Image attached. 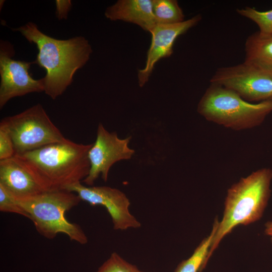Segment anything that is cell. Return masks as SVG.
<instances>
[{
	"label": "cell",
	"mask_w": 272,
	"mask_h": 272,
	"mask_svg": "<svg viewBox=\"0 0 272 272\" xmlns=\"http://www.w3.org/2000/svg\"><path fill=\"white\" fill-rule=\"evenodd\" d=\"M14 30L36 45L39 52L34 63L45 70L44 92L53 100L72 84L76 72L87 62L92 52L91 45L84 37L56 39L41 32L32 22Z\"/></svg>",
	"instance_id": "1"
},
{
	"label": "cell",
	"mask_w": 272,
	"mask_h": 272,
	"mask_svg": "<svg viewBox=\"0 0 272 272\" xmlns=\"http://www.w3.org/2000/svg\"><path fill=\"white\" fill-rule=\"evenodd\" d=\"M92 144L70 140L16 155L45 191L66 190L89 173L88 153Z\"/></svg>",
	"instance_id": "2"
},
{
	"label": "cell",
	"mask_w": 272,
	"mask_h": 272,
	"mask_svg": "<svg viewBox=\"0 0 272 272\" xmlns=\"http://www.w3.org/2000/svg\"><path fill=\"white\" fill-rule=\"evenodd\" d=\"M271 180L272 170L263 168L241 178L228 189L222 219L219 222L208 260L234 228L251 224L262 218L270 196Z\"/></svg>",
	"instance_id": "3"
},
{
	"label": "cell",
	"mask_w": 272,
	"mask_h": 272,
	"mask_svg": "<svg viewBox=\"0 0 272 272\" xmlns=\"http://www.w3.org/2000/svg\"><path fill=\"white\" fill-rule=\"evenodd\" d=\"M16 200L28 214L37 231L45 238L51 239L63 233L81 244L88 242L80 226L70 222L65 217L66 212L81 201L76 193L66 190L46 191Z\"/></svg>",
	"instance_id": "4"
},
{
	"label": "cell",
	"mask_w": 272,
	"mask_h": 272,
	"mask_svg": "<svg viewBox=\"0 0 272 272\" xmlns=\"http://www.w3.org/2000/svg\"><path fill=\"white\" fill-rule=\"evenodd\" d=\"M197 110L208 121L232 129L244 130L264 121L272 112V100L252 103L229 89L211 83Z\"/></svg>",
	"instance_id": "5"
},
{
	"label": "cell",
	"mask_w": 272,
	"mask_h": 272,
	"mask_svg": "<svg viewBox=\"0 0 272 272\" xmlns=\"http://www.w3.org/2000/svg\"><path fill=\"white\" fill-rule=\"evenodd\" d=\"M0 126L9 133L14 144L15 155L67 139L40 104L19 114L3 118Z\"/></svg>",
	"instance_id": "6"
},
{
	"label": "cell",
	"mask_w": 272,
	"mask_h": 272,
	"mask_svg": "<svg viewBox=\"0 0 272 272\" xmlns=\"http://www.w3.org/2000/svg\"><path fill=\"white\" fill-rule=\"evenodd\" d=\"M210 82L235 92L250 103L272 100V74L245 61L219 68Z\"/></svg>",
	"instance_id": "7"
},
{
	"label": "cell",
	"mask_w": 272,
	"mask_h": 272,
	"mask_svg": "<svg viewBox=\"0 0 272 272\" xmlns=\"http://www.w3.org/2000/svg\"><path fill=\"white\" fill-rule=\"evenodd\" d=\"M13 46L1 41L0 45V108L14 97L33 92H44V78L33 79L29 73L33 62L16 60Z\"/></svg>",
	"instance_id": "8"
},
{
	"label": "cell",
	"mask_w": 272,
	"mask_h": 272,
	"mask_svg": "<svg viewBox=\"0 0 272 272\" xmlns=\"http://www.w3.org/2000/svg\"><path fill=\"white\" fill-rule=\"evenodd\" d=\"M131 137L120 139L116 132H110L100 123L97 137L88 153L90 169L82 181L92 186L99 175L106 182L112 166L116 162L130 159L134 153L129 146Z\"/></svg>",
	"instance_id": "9"
},
{
	"label": "cell",
	"mask_w": 272,
	"mask_h": 272,
	"mask_svg": "<svg viewBox=\"0 0 272 272\" xmlns=\"http://www.w3.org/2000/svg\"><path fill=\"white\" fill-rule=\"evenodd\" d=\"M66 190L76 193L81 200L91 206L104 207L110 215L115 230L138 228L141 223L129 212L130 201L120 190L109 186H86L81 182L69 187Z\"/></svg>",
	"instance_id": "10"
},
{
	"label": "cell",
	"mask_w": 272,
	"mask_h": 272,
	"mask_svg": "<svg viewBox=\"0 0 272 272\" xmlns=\"http://www.w3.org/2000/svg\"><path fill=\"white\" fill-rule=\"evenodd\" d=\"M201 19V15L198 14L181 23L157 24L155 26L150 32L152 36L151 42L147 52L145 66L138 71V83L141 87L149 81L156 63L161 59L172 55L176 39L195 26Z\"/></svg>",
	"instance_id": "11"
},
{
	"label": "cell",
	"mask_w": 272,
	"mask_h": 272,
	"mask_svg": "<svg viewBox=\"0 0 272 272\" xmlns=\"http://www.w3.org/2000/svg\"><path fill=\"white\" fill-rule=\"evenodd\" d=\"M0 185L16 199L46 191L17 156L0 160Z\"/></svg>",
	"instance_id": "12"
},
{
	"label": "cell",
	"mask_w": 272,
	"mask_h": 272,
	"mask_svg": "<svg viewBox=\"0 0 272 272\" xmlns=\"http://www.w3.org/2000/svg\"><path fill=\"white\" fill-rule=\"evenodd\" d=\"M105 16L111 21L133 23L149 32L157 24L153 13L152 0H118L107 7Z\"/></svg>",
	"instance_id": "13"
},
{
	"label": "cell",
	"mask_w": 272,
	"mask_h": 272,
	"mask_svg": "<svg viewBox=\"0 0 272 272\" xmlns=\"http://www.w3.org/2000/svg\"><path fill=\"white\" fill-rule=\"evenodd\" d=\"M245 62L272 74V34L258 31L250 35L245 43Z\"/></svg>",
	"instance_id": "14"
},
{
	"label": "cell",
	"mask_w": 272,
	"mask_h": 272,
	"mask_svg": "<svg viewBox=\"0 0 272 272\" xmlns=\"http://www.w3.org/2000/svg\"><path fill=\"white\" fill-rule=\"evenodd\" d=\"M219 222L218 218H216L210 235L201 241L189 258L179 263L174 272H201L205 268Z\"/></svg>",
	"instance_id": "15"
},
{
	"label": "cell",
	"mask_w": 272,
	"mask_h": 272,
	"mask_svg": "<svg viewBox=\"0 0 272 272\" xmlns=\"http://www.w3.org/2000/svg\"><path fill=\"white\" fill-rule=\"evenodd\" d=\"M153 11L158 24H174L184 21V15L176 0H152Z\"/></svg>",
	"instance_id": "16"
},
{
	"label": "cell",
	"mask_w": 272,
	"mask_h": 272,
	"mask_svg": "<svg viewBox=\"0 0 272 272\" xmlns=\"http://www.w3.org/2000/svg\"><path fill=\"white\" fill-rule=\"evenodd\" d=\"M238 14L250 19L258 26V32L262 35L272 34V10L259 11L253 8L245 7L236 10Z\"/></svg>",
	"instance_id": "17"
},
{
	"label": "cell",
	"mask_w": 272,
	"mask_h": 272,
	"mask_svg": "<svg viewBox=\"0 0 272 272\" xmlns=\"http://www.w3.org/2000/svg\"><path fill=\"white\" fill-rule=\"evenodd\" d=\"M96 272H144L126 261L116 252L110 257L99 267Z\"/></svg>",
	"instance_id": "18"
},
{
	"label": "cell",
	"mask_w": 272,
	"mask_h": 272,
	"mask_svg": "<svg viewBox=\"0 0 272 272\" xmlns=\"http://www.w3.org/2000/svg\"><path fill=\"white\" fill-rule=\"evenodd\" d=\"M0 211L15 213L29 218L28 214L21 208L16 199L0 185Z\"/></svg>",
	"instance_id": "19"
},
{
	"label": "cell",
	"mask_w": 272,
	"mask_h": 272,
	"mask_svg": "<svg viewBox=\"0 0 272 272\" xmlns=\"http://www.w3.org/2000/svg\"><path fill=\"white\" fill-rule=\"evenodd\" d=\"M15 155L14 144L9 133L0 126V160L12 158Z\"/></svg>",
	"instance_id": "20"
},
{
	"label": "cell",
	"mask_w": 272,
	"mask_h": 272,
	"mask_svg": "<svg viewBox=\"0 0 272 272\" xmlns=\"http://www.w3.org/2000/svg\"><path fill=\"white\" fill-rule=\"evenodd\" d=\"M56 7V16L59 20L66 19L68 12L72 7V3L70 0L55 1Z\"/></svg>",
	"instance_id": "21"
},
{
	"label": "cell",
	"mask_w": 272,
	"mask_h": 272,
	"mask_svg": "<svg viewBox=\"0 0 272 272\" xmlns=\"http://www.w3.org/2000/svg\"><path fill=\"white\" fill-rule=\"evenodd\" d=\"M264 233L270 238L272 243V221H268L265 223Z\"/></svg>",
	"instance_id": "22"
}]
</instances>
